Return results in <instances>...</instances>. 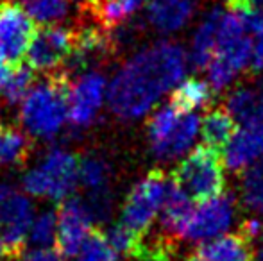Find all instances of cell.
<instances>
[{
    "label": "cell",
    "mask_w": 263,
    "mask_h": 261,
    "mask_svg": "<svg viewBox=\"0 0 263 261\" xmlns=\"http://www.w3.org/2000/svg\"><path fill=\"white\" fill-rule=\"evenodd\" d=\"M34 70L31 66H14L11 70V75L7 79V83L4 84L2 91H0V97L7 102L9 106H16L22 104L27 93L31 91V88L34 86L32 81H34V75H32Z\"/></svg>",
    "instance_id": "484cf974"
},
{
    "label": "cell",
    "mask_w": 263,
    "mask_h": 261,
    "mask_svg": "<svg viewBox=\"0 0 263 261\" xmlns=\"http://www.w3.org/2000/svg\"><path fill=\"white\" fill-rule=\"evenodd\" d=\"M251 72L263 73V36L258 38V43L253 50V57H251Z\"/></svg>",
    "instance_id": "836d02e7"
},
{
    "label": "cell",
    "mask_w": 263,
    "mask_h": 261,
    "mask_svg": "<svg viewBox=\"0 0 263 261\" xmlns=\"http://www.w3.org/2000/svg\"><path fill=\"white\" fill-rule=\"evenodd\" d=\"M68 86L65 72L31 88L20 104L22 127L32 138L52 139L68 122Z\"/></svg>",
    "instance_id": "7a4b0ae2"
},
{
    "label": "cell",
    "mask_w": 263,
    "mask_h": 261,
    "mask_svg": "<svg viewBox=\"0 0 263 261\" xmlns=\"http://www.w3.org/2000/svg\"><path fill=\"white\" fill-rule=\"evenodd\" d=\"M104 234H106L107 242L113 245V249L118 254L131 256V258H136V259L140 258V252H142V247H143V238L145 236L131 231L122 222L111 226Z\"/></svg>",
    "instance_id": "f546056e"
},
{
    "label": "cell",
    "mask_w": 263,
    "mask_h": 261,
    "mask_svg": "<svg viewBox=\"0 0 263 261\" xmlns=\"http://www.w3.org/2000/svg\"><path fill=\"white\" fill-rule=\"evenodd\" d=\"M34 204L29 195L11 188V192L0 200V227L6 242L7 259L16 261L25 251L29 229L34 220Z\"/></svg>",
    "instance_id": "30bf717a"
},
{
    "label": "cell",
    "mask_w": 263,
    "mask_h": 261,
    "mask_svg": "<svg viewBox=\"0 0 263 261\" xmlns=\"http://www.w3.org/2000/svg\"><path fill=\"white\" fill-rule=\"evenodd\" d=\"M195 13V0H151L147 22L158 32L168 34L183 29Z\"/></svg>",
    "instance_id": "ac0fdd59"
},
{
    "label": "cell",
    "mask_w": 263,
    "mask_h": 261,
    "mask_svg": "<svg viewBox=\"0 0 263 261\" xmlns=\"http://www.w3.org/2000/svg\"><path fill=\"white\" fill-rule=\"evenodd\" d=\"M11 70H13V66L0 63V91H2L4 84L7 83V79H9V75H11Z\"/></svg>",
    "instance_id": "e575fe53"
},
{
    "label": "cell",
    "mask_w": 263,
    "mask_h": 261,
    "mask_svg": "<svg viewBox=\"0 0 263 261\" xmlns=\"http://www.w3.org/2000/svg\"><path fill=\"white\" fill-rule=\"evenodd\" d=\"M58 240V211L45 209L34 216L27 242L32 247H50Z\"/></svg>",
    "instance_id": "83f0119b"
},
{
    "label": "cell",
    "mask_w": 263,
    "mask_h": 261,
    "mask_svg": "<svg viewBox=\"0 0 263 261\" xmlns=\"http://www.w3.org/2000/svg\"><path fill=\"white\" fill-rule=\"evenodd\" d=\"M215 90L210 83L197 77L183 81L170 95V104L183 113H194L195 109L208 108L213 102Z\"/></svg>",
    "instance_id": "7402d4cb"
},
{
    "label": "cell",
    "mask_w": 263,
    "mask_h": 261,
    "mask_svg": "<svg viewBox=\"0 0 263 261\" xmlns=\"http://www.w3.org/2000/svg\"><path fill=\"white\" fill-rule=\"evenodd\" d=\"M236 218V200L233 193H220L217 197L201 200L194 209L183 233V240L208 242L229 231Z\"/></svg>",
    "instance_id": "9c48e42d"
},
{
    "label": "cell",
    "mask_w": 263,
    "mask_h": 261,
    "mask_svg": "<svg viewBox=\"0 0 263 261\" xmlns=\"http://www.w3.org/2000/svg\"><path fill=\"white\" fill-rule=\"evenodd\" d=\"M186 261H254L253 242L242 233H226L201 242L186 256Z\"/></svg>",
    "instance_id": "2e32d148"
},
{
    "label": "cell",
    "mask_w": 263,
    "mask_h": 261,
    "mask_svg": "<svg viewBox=\"0 0 263 261\" xmlns=\"http://www.w3.org/2000/svg\"><path fill=\"white\" fill-rule=\"evenodd\" d=\"M79 185V161L70 150L50 149L36 167L22 177L24 192L31 197L61 202L72 197Z\"/></svg>",
    "instance_id": "3957f363"
},
{
    "label": "cell",
    "mask_w": 263,
    "mask_h": 261,
    "mask_svg": "<svg viewBox=\"0 0 263 261\" xmlns=\"http://www.w3.org/2000/svg\"><path fill=\"white\" fill-rule=\"evenodd\" d=\"M79 185L86 190V204L99 222L111 215V167L99 156H86L79 161Z\"/></svg>",
    "instance_id": "4fadbf2b"
},
{
    "label": "cell",
    "mask_w": 263,
    "mask_h": 261,
    "mask_svg": "<svg viewBox=\"0 0 263 261\" xmlns=\"http://www.w3.org/2000/svg\"><path fill=\"white\" fill-rule=\"evenodd\" d=\"M31 142L22 131L0 127V167L16 165L27 159Z\"/></svg>",
    "instance_id": "d4e9b609"
},
{
    "label": "cell",
    "mask_w": 263,
    "mask_h": 261,
    "mask_svg": "<svg viewBox=\"0 0 263 261\" xmlns=\"http://www.w3.org/2000/svg\"><path fill=\"white\" fill-rule=\"evenodd\" d=\"M58 240L55 245L65 258H76L81 245L93 231V215L86 200L68 197L58 206Z\"/></svg>",
    "instance_id": "7c38bea8"
},
{
    "label": "cell",
    "mask_w": 263,
    "mask_h": 261,
    "mask_svg": "<svg viewBox=\"0 0 263 261\" xmlns=\"http://www.w3.org/2000/svg\"><path fill=\"white\" fill-rule=\"evenodd\" d=\"M254 261H263V240L258 245V251L254 252Z\"/></svg>",
    "instance_id": "8d00e7d4"
},
{
    "label": "cell",
    "mask_w": 263,
    "mask_h": 261,
    "mask_svg": "<svg viewBox=\"0 0 263 261\" xmlns=\"http://www.w3.org/2000/svg\"><path fill=\"white\" fill-rule=\"evenodd\" d=\"M118 256L120 254L107 242L106 234L93 227L76 254V261H118Z\"/></svg>",
    "instance_id": "f1b7e54d"
},
{
    "label": "cell",
    "mask_w": 263,
    "mask_h": 261,
    "mask_svg": "<svg viewBox=\"0 0 263 261\" xmlns=\"http://www.w3.org/2000/svg\"><path fill=\"white\" fill-rule=\"evenodd\" d=\"M224 165L231 172H243L263 156V122L246 124L224 149Z\"/></svg>",
    "instance_id": "e0dca14e"
},
{
    "label": "cell",
    "mask_w": 263,
    "mask_h": 261,
    "mask_svg": "<svg viewBox=\"0 0 263 261\" xmlns=\"http://www.w3.org/2000/svg\"><path fill=\"white\" fill-rule=\"evenodd\" d=\"M104 101H107L106 77L97 70H88L70 81L68 124L72 129H86L95 122Z\"/></svg>",
    "instance_id": "ba28073f"
},
{
    "label": "cell",
    "mask_w": 263,
    "mask_h": 261,
    "mask_svg": "<svg viewBox=\"0 0 263 261\" xmlns=\"http://www.w3.org/2000/svg\"><path fill=\"white\" fill-rule=\"evenodd\" d=\"M91 13L95 14L99 25L104 29H115L131 18L145 0H90Z\"/></svg>",
    "instance_id": "cb8c5ba5"
},
{
    "label": "cell",
    "mask_w": 263,
    "mask_h": 261,
    "mask_svg": "<svg viewBox=\"0 0 263 261\" xmlns=\"http://www.w3.org/2000/svg\"><path fill=\"white\" fill-rule=\"evenodd\" d=\"M240 233L246 234L251 242L256 240V238L263 236V220L258 218V216H249L242 222V227H240Z\"/></svg>",
    "instance_id": "d6a6232c"
},
{
    "label": "cell",
    "mask_w": 263,
    "mask_h": 261,
    "mask_svg": "<svg viewBox=\"0 0 263 261\" xmlns=\"http://www.w3.org/2000/svg\"><path fill=\"white\" fill-rule=\"evenodd\" d=\"M18 261H65L58 247H31L18 256Z\"/></svg>",
    "instance_id": "1f68e13d"
},
{
    "label": "cell",
    "mask_w": 263,
    "mask_h": 261,
    "mask_svg": "<svg viewBox=\"0 0 263 261\" xmlns=\"http://www.w3.org/2000/svg\"><path fill=\"white\" fill-rule=\"evenodd\" d=\"M25 9L34 22L55 25L70 13V0H25Z\"/></svg>",
    "instance_id": "4316f807"
},
{
    "label": "cell",
    "mask_w": 263,
    "mask_h": 261,
    "mask_svg": "<svg viewBox=\"0 0 263 261\" xmlns=\"http://www.w3.org/2000/svg\"><path fill=\"white\" fill-rule=\"evenodd\" d=\"M206 70H208V83L211 84V88H213L215 91L224 90L236 75V72L231 68V66L226 65L224 61L217 59V57H213V59L210 61V65L206 66Z\"/></svg>",
    "instance_id": "4dcf8cb0"
},
{
    "label": "cell",
    "mask_w": 263,
    "mask_h": 261,
    "mask_svg": "<svg viewBox=\"0 0 263 261\" xmlns=\"http://www.w3.org/2000/svg\"><path fill=\"white\" fill-rule=\"evenodd\" d=\"M192 200L194 198L183 192L174 181L166 186L165 200L159 211V236L172 242L174 245L177 244V240H183V233L195 209Z\"/></svg>",
    "instance_id": "9a60e30c"
},
{
    "label": "cell",
    "mask_w": 263,
    "mask_h": 261,
    "mask_svg": "<svg viewBox=\"0 0 263 261\" xmlns=\"http://www.w3.org/2000/svg\"><path fill=\"white\" fill-rule=\"evenodd\" d=\"M76 32L61 27V25H43L34 32L27 50V65L34 72L50 73L68 63L73 50Z\"/></svg>",
    "instance_id": "8fae6325"
},
{
    "label": "cell",
    "mask_w": 263,
    "mask_h": 261,
    "mask_svg": "<svg viewBox=\"0 0 263 261\" xmlns=\"http://www.w3.org/2000/svg\"><path fill=\"white\" fill-rule=\"evenodd\" d=\"M0 259H7V251H6V242H4L2 227H0Z\"/></svg>",
    "instance_id": "d590c367"
},
{
    "label": "cell",
    "mask_w": 263,
    "mask_h": 261,
    "mask_svg": "<svg viewBox=\"0 0 263 261\" xmlns=\"http://www.w3.org/2000/svg\"><path fill=\"white\" fill-rule=\"evenodd\" d=\"M201 120L195 113H183L172 104L156 109L147 122V138L151 152L159 161L181 157L201 131Z\"/></svg>",
    "instance_id": "277c9868"
},
{
    "label": "cell",
    "mask_w": 263,
    "mask_h": 261,
    "mask_svg": "<svg viewBox=\"0 0 263 261\" xmlns=\"http://www.w3.org/2000/svg\"><path fill=\"white\" fill-rule=\"evenodd\" d=\"M224 168L220 152L202 143L174 168L172 181L192 198L201 202L226 192Z\"/></svg>",
    "instance_id": "5b68a950"
},
{
    "label": "cell",
    "mask_w": 263,
    "mask_h": 261,
    "mask_svg": "<svg viewBox=\"0 0 263 261\" xmlns=\"http://www.w3.org/2000/svg\"><path fill=\"white\" fill-rule=\"evenodd\" d=\"M213 57L224 61L236 73L251 63V57H253L251 36L247 34L240 20L233 13H224L222 16Z\"/></svg>",
    "instance_id": "5bb4252c"
},
{
    "label": "cell",
    "mask_w": 263,
    "mask_h": 261,
    "mask_svg": "<svg viewBox=\"0 0 263 261\" xmlns=\"http://www.w3.org/2000/svg\"><path fill=\"white\" fill-rule=\"evenodd\" d=\"M24 2H25V0H24Z\"/></svg>",
    "instance_id": "ab89813d"
},
{
    "label": "cell",
    "mask_w": 263,
    "mask_h": 261,
    "mask_svg": "<svg viewBox=\"0 0 263 261\" xmlns=\"http://www.w3.org/2000/svg\"><path fill=\"white\" fill-rule=\"evenodd\" d=\"M36 25L16 0H0V63L18 66L27 56Z\"/></svg>",
    "instance_id": "52a82bcc"
},
{
    "label": "cell",
    "mask_w": 263,
    "mask_h": 261,
    "mask_svg": "<svg viewBox=\"0 0 263 261\" xmlns=\"http://www.w3.org/2000/svg\"><path fill=\"white\" fill-rule=\"evenodd\" d=\"M236 132V124L228 108H213L208 111L201 124V136L204 145L215 149L217 152H224L228 143Z\"/></svg>",
    "instance_id": "44dd1931"
},
{
    "label": "cell",
    "mask_w": 263,
    "mask_h": 261,
    "mask_svg": "<svg viewBox=\"0 0 263 261\" xmlns=\"http://www.w3.org/2000/svg\"><path fill=\"white\" fill-rule=\"evenodd\" d=\"M153 261H170V259H153Z\"/></svg>",
    "instance_id": "f35d334b"
},
{
    "label": "cell",
    "mask_w": 263,
    "mask_h": 261,
    "mask_svg": "<svg viewBox=\"0 0 263 261\" xmlns=\"http://www.w3.org/2000/svg\"><path fill=\"white\" fill-rule=\"evenodd\" d=\"M166 175L163 170H151L127 193L120 211V222L131 231L145 236L161 211L166 193Z\"/></svg>",
    "instance_id": "8992f818"
},
{
    "label": "cell",
    "mask_w": 263,
    "mask_h": 261,
    "mask_svg": "<svg viewBox=\"0 0 263 261\" xmlns=\"http://www.w3.org/2000/svg\"><path fill=\"white\" fill-rule=\"evenodd\" d=\"M240 200L251 215L263 220V156L243 170L240 179Z\"/></svg>",
    "instance_id": "603a6c76"
},
{
    "label": "cell",
    "mask_w": 263,
    "mask_h": 261,
    "mask_svg": "<svg viewBox=\"0 0 263 261\" xmlns=\"http://www.w3.org/2000/svg\"><path fill=\"white\" fill-rule=\"evenodd\" d=\"M222 16H224V13L218 7H215L213 11L206 14L199 29L195 31L190 47V63L194 65V68L204 70L210 65V61L213 59Z\"/></svg>",
    "instance_id": "ffe728a7"
},
{
    "label": "cell",
    "mask_w": 263,
    "mask_h": 261,
    "mask_svg": "<svg viewBox=\"0 0 263 261\" xmlns=\"http://www.w3.org/2000/svg\"><path fill=\"white\" fill-rule=\"evenodd\" d=\"M226 108L238 122H263V81L256 84H240L228 95Z\"/></svg>",
    "instance_id": "d6986e66"
},
{
    "label": "cell",
    "mask_w": 263,
    "mask_h": 261,
    "mask_svg": "<svg viewBox=\"0 0 263 261\" xmlns=\"http://www.w3.org/2000/svg\"><path fill=\"white\" fill-rule=\"evenodd\" d=\"M254 4H256V6H260V7H263V0H253Z\"/></svg>",
    "instance_id": "74e56055"
},
{
    "label": "cell",
    "mask_w": 263,
    "mask_h": 261,
    "mask_svg": "<svg viewBox=\"0 0 263 261\" xmlns=\"http://www.w3.org/2000/svg\"><path fill=\"white\" fill-rule=\"evenodd\" d=\"M186 72V54L174 42H158L136 52L107 84V104L122 120L151 111Z\"/></svg>",
    "instance_id": "6da1fadb"
}]
</instances>
